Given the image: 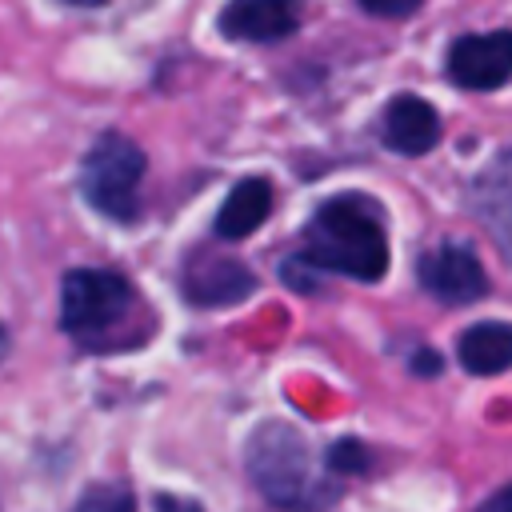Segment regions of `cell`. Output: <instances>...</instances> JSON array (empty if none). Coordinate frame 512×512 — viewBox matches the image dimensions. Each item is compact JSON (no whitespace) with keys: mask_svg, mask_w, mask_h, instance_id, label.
<instances>
[{"mask_svg":"<svg viewBox=\"0 0 512 512\" xmlns=\"http://www.w3.org/2000/svg\"><path fill=\"white\" fill-rule=\"evenodd\" d=\"M60 324L88 352H124L152 336L144 300L112 268H76L64 276Z\"/></svg>","mask_w":512,"mask_h":512,"instance_id":"cell-1","label":"cell"},{"mask_svg":"<svg viewBox=\"0 0 512 512\" xmlns=\"http://www.w3.org/2000/svg\"><path fill=\"white\" fill-rule=\"evenodd\" d=\"M248 476L256 488L284 512H320L340 496V484L328 476V460L284 420H268L248 436Z\"/></svg>","mask_w":512,"mask_h":512,"instance_id":"cell-2","label":"cell"},{"mask_svg":"<svg viewBox=\"0 0 512 512\" xmlns=\"http://www.w3.org/2000/svg\"><path fill=\"white\" fill-rule=\"evenodd\" d=\"M304 260L364 284L380 280L388 272V236L376 208L360 196L328 200L304 232Z\"/></svg>","mask_w":512,"mask_h":512,"instance_id":"cell-3","label":"cell"},{"mask_svg":"<svg viewBox=\"0 0 512 512\" xmlns=\"http://www.w3.org/2000/svg\"><path fill=\"white\" fill-rule=\"evenodd\" d=\"M140 176H144V152L128 136L104 132L80 164V192L96 212L128 224L136 220V208H140L136 204Z\"/></svg>","mask_w":512,"mask_h":512,"instance_id":"cell-4","label":"cell"},{"mask_svg":"<svg viewBox=\"0 0 512 512\" xmlns=\"http://www.w3.org/2000/svg\"><path fill=\"white\" fill-rule=\"evenodd\" d=\"M420 284L444 304H472L488 296V272L468 244H436L420 256Z\"/></svg>","mask_w":512,"mask_h":512,"instance_id":"cell-5","label":"cell"},{"mask_svg":"<svg viewBox=\"0 0 512 512\" xmlns=\"http://www.w3.org/2000/svg\"><path fill=\"white\" fill-rule=\"evenodd\" d=\"M448 76L472 92L500 88L512 76V32L500 28V32L460 36L448 52Z\"/></svg>","mask_w":512,"mask_h":512,"instance_id":"cell-6","label":"cell"},{"mask_svg":"<svg viewBox=\"0 0 512 512\" xmlns=\"http://www.w3.org/2000/svg\"><path fill=\"white\" fill-rule=\"evenodd\" d=\"M468 204H472L476 220L484 224V232L492 236V244L500 248V256L512 264V148H504L472 180Z\"/></svg>","mask_w":512,"mask_h":512,"instance_id":"cell-7","label":"cell"},{"mask_svg":"<svg viewBox=\"0 0 512 512\" xmlns=\"http://www.w3.org/2000/svg\"><path fill=\"white\" fill-rule=\"evenodd\" d=\"M252 288H256V276H252L240 260H232V256L196 252V256H188V264H184V296H188L192 304H208V308L236 304V300H244Z\"/></svg>","mask_w":512,"mask_h":512,"instance_id":"cell-8","label":"cell"},{"mask_svg":"<svg viewBox=\"0 0 512 512\" xmlns=\"http://www.w3.org/2000/svg\"><path fill=\"white\" fill-rule=\"evenodd\" d=\"M300 28V0H228L220 32L248 44H272Z\"/></svg>","mask_w":512,"mask_h":512,"instance_id":"cell-9","label":"cell"},{"mask_svg":"<svg viewBox=\"0 0 512 512\" xmlns=\"http://www.w3.org/2000/svg\"><path fill=\"white\" fill-rule=\"evenodd\" d=\"M440 140V116L420 96H396L384 108V144L404 156H424Z\"/></svg>","mask_w":512,"mask_h":512,"instance_id":"cell-10","label":"cell"},{"mask_svg":"<svg viewBox=\"0 0 512 512\" xmlns=\"http://www.w3.org/2000/svg\"><path fill=\"white\" fill-rule=\"evenodd\" d=\"M456 356L472 376H496L512 368V324L484 320L456 340Z\"/></svg>","mask_w":512,"mask_h":512,"instance_id":"cell-11","label":"cell"},{"mask_svg":"<svg viewBox=\"0 0 512 512\" xmlns=\"http://www.w3.org/2000/svg\"><path fill=\"white\" fill-rule=\"evenodd\" d=\"M268 208H272V188H268V180H260V176L240 180V184L228 192V200L220 204V212H216V236H220V240L252 236V232L264 224Z\"/></svg>","mask_w":512,"mask_h":512,"instance_id":"cell-12","label":"cell"},{"mask_svg":"<svg viewBox=\"0 0 512 512\" xmlns=\"http://www.w3.org/2000/svg\"><path fill=\"white\" fill-rule=\"evenodd\" d=\"M72 512H136V504H132V492L112 480V484H92V488L76 500Z\"/></svg>","mask_w":512,"mask_h":512,"instance_id":"cell-13","label":"cell"},{"mask_svg":"<svg viewBox=\"0 0 512 512\" xmlns=\"http://www.w3.org/2000/svg\"><path fill=\"white\" fill-rule=\"evenodd\" d=\"M328 468H336V472H360L364 464H368V452L360 448V444H352V440H344V444H336L328 456Z\"/></svg>","mask_w":512,"mask_h":512,"instance_id":"cell-14","label":"cell"},{"mask_svg":"<svg viewBox=\"0 0 512 512\" xmlns=\"http://www.w3.org/2000/svg\"><path fill=\"white\" fill-rule=\"evenodd\" d=\"M360 8H368L372 16H384V20H400V16L416 12L420 0H360Z\"/></svg>","mask_w":512,"mask_h":512,"instance_id":"cell-15","label":"cell"},{"mask_svg":"<svg viewBox=\"0 0 512 512\" xmlns=\"http://www.w3.org/2000/svg\"><path fill=\"white\" fill-rule=\"evenodd\" d=\"M156 512H204V508L192 504V500H180V496H160L156 500Z\"/></svg>","mask_w":512,"mask_h":512,"instance_id":"cell-16","label":"cell"},{"mask_svg":"<svg viewBox=\"0 0 512 512\" xmlns=\"http://www.w3.org/2000/svg\"><path fill=\"white\" fill-rule=\"evenodd\" d=\"M480 512H512V488H504V492H496L492 500H484Z\"/></svg>","mask_w":512,"mask_h":512,"instance_id":"cell-17","label":"cell"},{"mask_svg":"<svg viewBox=\"0 0 512 512\" xmlns=\"http://www.w3.org/2000/svg\"><path fill=\"white\" fill-rule=\"evenodd\" d=\"M64 4H80V8H92V4H104V0H64Z\"/></svg>","mask_w":512,"mask_h":512,"instance_id":"cell-18","label":"cell"},{"mask_svg":"<svg viewBox=\"0 0 512 512\" xmlns=\"http://www.w3.org/2000/svg\"><path fill=\"white\" fill-rule=\"evenodd\" d=\"M4 348H8V336H4V328H0V352H4Z\"/></svg>","mask_w":512,"mask_h":512,"instance_id":"cell-19","label":"cell"}]
</instances>
